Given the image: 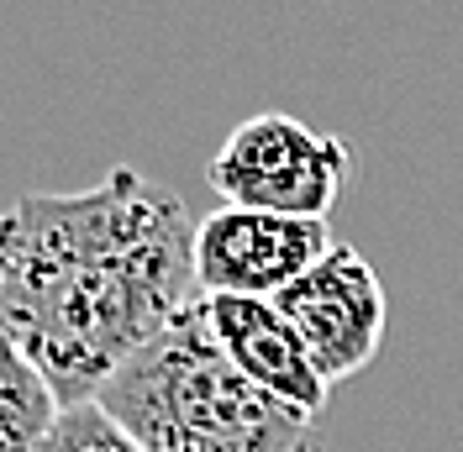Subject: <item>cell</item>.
<instances>
[{"mask_svg": "<svg viewBox=\"0 0 463 452\" xmlns=\"http://www.w3.org/2000/svg\"><path fill=\"white\" fill-rule=\"evenodd\" d=\"M337 248L326 221L222 205L195 221V279L205 295L274 300Z\"/></svg>", "mask_w": 463, "mask_h": 452, "instance_id": "4", "label": "cell"}, {"mask_svg": "<svg viewBox=\"0 0 463 452\" xmlns=\"http://www.w3.org/2000/svg\"><path fill=\"white\" fill-rule=\"evenodd\" d=\"M353 164L358 158L343 137H326L285 111H263L232 127L216 158L205 164V179L227 205L242 211L326 221V211L353 179Z\"/></svg>", "mask_w": 463, "mask_h": 452, "instance_id": "3", "label": "cell"}, {"mask_svg": "<svg viewBox=\"0 0 463 452\" xmlns=\"http://www.w3.org/2000/svg\"><path fill=\"white\" fill-rule=\"evenodd\" d=\"M201 306H205V321H211V337L222 342V353H227L259 390H269L274 400H285L295 410L321 416L332 384L317 373L300 332L285 321V311H279L274 300L205 295Z\"/></svg>", "mask_w": 463, "mask_h": 452, "instance_id": "6", "label": "cell"}, {"mask_svg": "<svg viewBox=\"0 0 463 452\" xmlns=\"http://www.w3.org/2000/svg\"><path fill=\"white\" fill-rule=\"evenodd\" d=\"M48 452H143V447L90 400V405H69L58 416V431L48 442Z\"/></svg>", "mask_w": 463, "mask_h": 452, "instance_id": "8", "label": "cell"}, {"mask_svg": "<svg viewBox=\"0 0 463 452\" xmlns=\"http://www.w3.org/2000/svg\"><path fill=\"white\" fill-rule=\"evenodd\" d=\"M63 416L53 384L0 337V452H48Z\"/></svg>", "mask_w": 463, "mask_h": 452, "instance_id": "7", "label": "cell"}, {"mask_svg": "<svg viewBox=\"0 0 463 452\" xmlns=\"http://www.w3.org/2000/svg\"><path fill=\"white\" fill-rule=\"evenodd\" d=\"M274 306L300 332L326 384H343L358 368L374 363L379 342H384V321H390V295L379 284L374 263L353 242H337L306 279H295L285 295H274Z\"/></svg>", "mask_w": 463, "mask_h": 452, "instance_id": "5", "label": "cell"}, {"mask_svg": "<svg viewBox=\"0 0 463 452\" xmlns=\"http://www.w3.org/2000/svg\"><path fill=\"white\" fill-rule=\"evenodd\" d=\"M95 405L143 452H326L321 416L259 390L211 337L205 306L147 342Z\"/></svg>", "mask_w": 463, "mask_h": 452, "instance_id": "2", "label": "cell"}, {"mask_svg": "<svg viewBox=\"0 0 463 452\" xmlns=\"http://www.w3.org/2000/svg\"><path fill=\"white\" fill-rule=\"evenodd\" d=\"M201 306L195 221L137 169L0 216V337L53 395L90 405L153 337Z\"/></svg>", "mask_w": 463, "mask_h": 452, "instance_id": "1", "label": "cell"}]
</instances>
